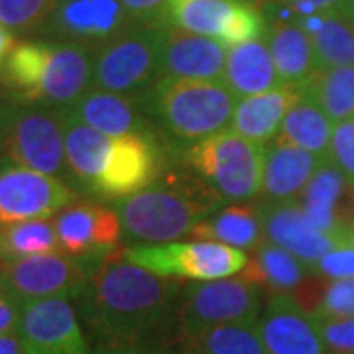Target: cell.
Masks as SVG:
<instances>
[{
	"mask_svg": "<svg viewBox=\"0 0 354 354\" xmlns=\"http://www.w3.org/2000/svg\"><path fill=\"white\" fill-rule=\"evenodd\" d=\"M22 305L0 290V335H18Z\"/></svg>",
	"mask_w": 354,
	"mask_h": 354,
	"instance_id": "obj_39",
	"label": "cell"
},
{
	"mask_svg": "<svg viewBox=\"0 0 354 354\" xmlns=\"http://www.w3.org/2000/svg\"><path fill=\"white\" fill-rule=\"evenodd\" d=\"M0 160L59 177L71 185L65 160V109L10 99Z\"/></svg>",
	"mask_w": 354,
	"mask_h": 354,
	"instance_id": "obj_6",
	"label": "cell"
},
{
	"mask_svg": "<svg viewBox=\"0 0 354 354\" xmlns=\"http://www.w3.org/2000/svg\"><path fill=\"white\" fill-rule=\"evenodd\" d=\"M59 250L79 260L102 258L118 248L120 218L116 211L97 203H71L51 216Z\"/></svg>",
	"mask_w": 354,
	"mask_h": 354,
	"instance_id": "obj_16",
	"label": "cell"
},
{
	"mask_svg": "<svg viewBox=\"0 0 354 354\" xmlns=\"http://www.w3.org/2000/svg\"><path fill=\"white\" fill-rule=\"evenodd\" d=\"M351 246H353V248H354V241H353V242H351Z\"/></svg>",
	"mask_w": 354,
	"mask_h": 354,
	"instance_id": "obj_46",
	"label": "cell"
},
{
	"mask_svg": "<svg viewBox=\"0 0 354 354\" xmlns=\"http://www.w3.org/2000/svg\"><path fill=\"white\" fill-rule=\"evenodd\" d=\"M299 101H304V88L288 83L239 99L232 113V130L254 144L268 146L278 136L286 114Z\"/></svg>",
	"mask_w": 354,
	"mask_h": 354,
	"instance_id": "obj_22",
	"label": "cell"
},
{
	"mask_svg": "<svg viewBox=\"0 0 354 354\" xmlns=\"http://www.w3.org/2000/svg\"><path fill=\"white\" fill-rule=\"evenodd\" d=\"M14 46H16V36L10 30H6L4 26L0 24V67L6 62V57L10 55Z\"/></svg>",
	"mask_w": 354,
	"mask_h": 354,
	"instance_id": "obj_41",
	"label": "cell"
},
{
	"mask_svg": "<svg viewBox=\"0 0 354 354\" xmlns=\"http://www.w3.org/2000/svg\"><path fill=\"white\" fill-rule=\"evenodd\" d=\"M124 10L136 26H160L167 0H120Z\"/></svg>",
	"mask_w": 354,
	"mask_h": 354,
	"instance_id": "obj_38",
	"label": "cell"
},
{
	"mask_svg": "<svg viewBox=\"0 0 354 354\" xmlns=\"http://www.w3.org/2000/svg\"><path fill=\"white\" fill-rule=\"evenodd\" d=\"M18 337L24 354H91L71 297H48L22 305Z\"/></svg>",
	"mask_w": 354,
	"mask_h": 354,
	"instance_id": "obj_14",
	"label": "cell"
},
{
	"mask_svg": "<svg viewBox=\"0 0 354 354\" xmlns=\"http://www.w3.org/2000/svg\"><path fill=\"white\" fill-rule=\"evenodd\" d=\"M323 160L297 146L272 142L266 150L262 197L266 203H295Z\"/></svg>",
	"mask_w": 354,
	"mask_h": 354,
	"instance_id": "obj_23",
	"label": "cell"
},
{
	"mask_svg": "<svg viewBox=\"0 0 354 354\" xmlns=\"http://www.w3.org/2000/svg\"><path fill=\"white\" fill-rule=\"evenodd\" d=\"M256 330L268 354H329L315 319L305 313L291 295L268 297Z\"/></svg>",
	"mask_w": 354,
	"mask_h": 354,
	"instance_id": "obj_17",
	"label": "cell"
},
{
	"mask_svg": "<svg viewBox=\"0 0 354 354\" xmlns=\"http://www.w3.org/2000/svg\"><path fill=\"white\" fill-rule=\"evenodd\" d=\"M51 252H62L51 218L0 227V262Z\"/></svg>",
	"mask_w": 354,
	"mask_h": 354,
	"instance_id": "obj_32",
	"label": "cell"
},
{
	"mask_svg": "<svg viewBox=\"0 0 354 354\" xmlns=\"http://www.w3.org/2000/svg\"><path fill=\"white\" fill-rule=\"evenodd\" d=\"M301 88L305 99L317 104L330 122L354 118V67L319 69Z\"/></svg>",
	"mask_w": 354,
	"mask_h": 354,
	"instance_id": "obj_29",
	"label": "cell"
},
{
	"mask_svg": "<svg viewBox=\"0 0 354 354\" xmlns=\"http://www.w3.org/2000/svg\"><path fill=\"white\" fill-rule=\"evenodd\" d=\"M99 354H160L152 351H113V353H99Z\"/></svg>",
	"mask_w": 354,
	"mask_h": 354,
	"instance_id": "obj_45",
	"label": "cell"
},
{
	"mask_svg": "<svg viewBox=\"0 0 354 354\" xmlns=\"http://www.w3.org/2000/svg\"><path fill=\"white\" fill-rule=\"evenodd\" d=\"M221 81L236 99L254 97L279 85L281 81L268 41L262 38L228 48L225 75Z\"/></svg>",
	"mask_w": 354,
	"mask_h": 354,
	"instance_id": "obj_25",
	"label": "cell"
},
{
	"mask_svg": "<svg viewBox=\"0 0 354 354\" xmlns=\"http://www.w3.org/2000/svg\"><path fill=\"white\" fill-rule=\"evenodd\" d=\"M75 199L64 179L0 160V227L51 218Z\"/></svg>",
	"mask_w": 354,
	"mask_h": 354,
	"instance_id": "obj_13",
	"label": "cell"
},
{
	"mask_svg": "<svg viewBox=\"0 0 354 354\" xmlns=\"http://www.w3.org/2000/svg\"><path fill=\"white\" fill-rule=\"evenodd\" d=\"M146 113L179 142H201L232 120L236 97L223 81L160 77L144 95Z\"/></svg>",
	"mask_w": 354,
	"mask_h": 354,
	"instance_id": "obj_4",
	"label": "cell"
},
{
	"mask_svg": "<svg viewBox=\"0 0 354 354\" xmlns=\"http://www.w3.org/2000/svg\"><path fill=\"white\" fill-rule=\"evenodd\" d=\"M227 65V48L215 39L165 28L162 77L221 81Z\"/></svg>",
	"mask_w": 354,
	"mask_h": 354,
	"instance_id": "obj_21",
	"label": "cell"
},
{
	"mask_svg": "<svg viewBox=\"0 0 354 354\" xmlns=\"http://www.w3.org/2000/svg\"><path fill=\"white\" fill-rule=\"evenodd\" d=\"M65 111L71 118H75L77 122L111 138L156 130L148 120L144 95L128 97V95H116L109 91L91 88L73 106Z\"/></svg>",
	"mask_w": 354,
	"mask_h": 354,
	"instance_id": "obj_19",
	"label": "cell"
},
{
	"mask_svg": "<svg viewBox=\"0 0 354 354\" xmlns=\"http://www.w3.org/2000/svg\"><path fill=\"white\" fill-rule=\"evenodd\" d=\"M130 26L120 0H59L36 38L99 48Z\"/></svg>",
	"mask_w": 354,
	"mask_h": 354,
	"instance_id": "obj_15",
	"label": "cell"
},
{
	"mask_svg": "<svg viewBox=\"0 0 354 354\" xmlns=\"http://www.w3.org/2000/svg\"><path fill=\"white\" fill-rule=\"evenodd\" d=\"M260 215L266 241L293 254L309 270H313L325 254L339 246L330 234H325L309 221L297 201L266 203L260 207Z\"/></svg>",
	"mask_w": 354,
	"mask_h": 354,
	"instance_id": "obj_18",
	"label": "cell"
},
{
	"mask_svg": "<svg viewBox=\"0 0 354 354\" xmlns=\"http://www.w3.org/2000/svg\"><path fill=\"white\" fill-rule=\"evenodd\" d=\"M8 111H10V99L0 95V152H2V142H4V132H6V122H8Z\"/></svg>",
	"mask_w": 354,
	"mask_h": 354,
	"instance_id": "obj_43",
	"label": "cell"
},
{
	"mask_svg": "<svg viewBox=\"0 0 354 354\" xmlns=\"http://www.w3.org/2000/svg\"><path fill=\"white\" fill-rule=\"evenodd\" d=\"M311 272L321 274L329 279L354 278V248L353 246L333 248L313 266Z\"/></svg>",
	"mask_w": 354,
	"mask_h": 354,
	"instance_id": "obj_37",
	"label": "cell"
},
{
	"mask_svg": "<svg viewBox=\"0 0 354 354\" xmlns=\"http://www.w3.org/2000/svg\"><path fill=\"white\" fill-rule=\"evenodd\" d=\"M307 274L309 268L301 260L264 239L250 250L248 264L241 272V278L256 286L266 293V297H278L293 295Z\"/></svg>",
	"mask_w": 354,
	"mask_h": 354,
	"instance_id": "obj_24",
	"label": "cell"
},
{
	"mask_svg": "<svg viewBox=\"0 0 354 354\" xmlns=\"http://www.w3.org/2000/svg\"><path fill=\"white\" fill-rule=\"evenodd\" d=\"M281 2H286L295 16H307L323 10H335L342 0H281Z\"/></svg>",
	"mask_w": 354,
	"mask_h": 354,
	"instance_id": "obj_40",
	"label": "cell"
},
{
	"mask_svg": "<svg viewBox=\"0 0 354 354\" xmlns=\"http://www.w3.org/2000/svg\"><path fill=\"white\" fill-rule=\"evenodd\" d=\"M262 295L242 278L189 283L179 295L169 341L218 325H256L262 315Z\"/></svg>",
	"mask_w": 354,
	"mask_h": 354,
	"instance_id": "obj_8",
	"label": "cell"
},
{
	"mask_svg": "<svg viewBox=\"0 0 354 354\" xmlns=\"http://www.w3.org/2000/svg\"><path fill=\"white\" fill-rule=\"evenodd\" d=\"M93 65L95 48L57 39H22L0 67V85L12 101L69 109L93 88Z\"/></svg>",
	"mask_w": 354,
	"mask_h": 354,
	"instance_id": "obj_2",
	"label": "cell"
},
{
	"mask_svg": "<svg viewBox=\"0 0 354 354\" xmlns=\"http://www.w3.org/2000/svg\"><path fill=\"white\" fill-rule=\"evenodd\" d=\"M346 183V177L335 165L323 162L299 197V205L304 207L309 221L330 236L335 232V209Z\"/></svg>",
	"mask_w": 354,
	"mask_h": 354,
	"instance_id": "obj_31",
	"label": "cell"
},
{
	"mask_svg": "<svg viewBox=\"0 0 354 354\" xmlns=\"http://www.w3.org/2000/svg\"><path fill=\"white\" fill-rule=\"evenodd\" d=\"M169 342L176 354H268L256 325H218Z\"/></svg>",
	"mask_w": 354,
	"mask_h": 354,
	"instance_id": "obj_28",
	"label": "cell"
},
{
	"mask_svg": "<svg viewBox=\"0 0 354 354\" xmlns=\"http://www.w3.org/2000/svg\"><path fill=\"white\" fill-rule=\"evenodd\" d=\"M162 26H130L95 48L93 88L116 95H146L162 77Z\"/></svg>",
	"mask_w": 354,
	"mask_h": 354,
	"instance_id": "obj_5",
	"label": "cell"
},
{
	"mask_svg": "<svg viewBox=\"0 0 354 354\" xmlns=\"http://www.w3.org/2000/svg\"><path fill=\"white\" fill-rule=\"evenodd\" d=\"M311 317H354V278L327 279L317 311Z\"/></svg>",
	"mask_w": 354,
	"mask_h": 354,
	"instance_id": "obj_35",
	"label": "cell"
},
{
	"mask_svg": "<svg viewBox=\"0 0 354 354\" xmlns=\"http://www.w3.org/2000/svg\"><path fill=\"white\" fill-rule=\"evenodd\" d=\"M330 136H333V128L329 118L317 104L304 97V101L297 102L286 114L281 130L274 142L297 146L301 150L319 156L323 162H329Z\"/></svg>",
	"mask_w": 354,
	"mask_h": 354,
	"instance_id": "obj_30",
	"label": "cell"
},
{
	"mask_svg": "<svg viewBox=\"0 0 354 354\" xmlns=\"http://www.w3.org/2000/svg\"><path fill=\"white\" fill-rule=\"evenodd\" d=\"M221 203V195L199 176L167 171L150 187L118 199L116 215L130 239L164 244L189 236Z\"/></svg>",
	"mask_w": 354,
	"mask_h": 354,
	"instance_id": "obj_3",
	"label": "cell"
},
{
	"mask_svg": "<svg viewBox=\"0 0 354 354\" xmlns=\"http://www.w3.org/2000/svg\"><path fill=\"white\" fill-rule=\"evenodd\" d=\"M181 290V279L156 276L128 262L122 248H116L91 268L75 299L99 353L146 351V342L171 333Z\"/></svg>",
	"mask_w": 354,
	"mask_h": 354,
	"instance_id": "obj_1",
	"label": "cell"
},
{
	"mask_svg": "<svg viewBox=\"0 0 354 354\" xmlns=\"http://www.w3.org/2000/svg\"><path fill=\"white\" fill-rule=\"evenodd\" d=\"M195 241L221 242L239 250H254L264 241L262 215L256 205H232L201 221L189 232Z\"/></svg>",
	"mask_w": 354,
	"mask_h": 354,
	"instance_id": "obj_27",
	"label": "cell"
},
{
	"mask_svg": "<svg viewBox=\"0 0 354 354\" xmlns=\"http://www.w3.org/2000/svg\"><path fill=\"white\" fill-rule=\"evenodd\" d=\"M167 165L158 130L111 138L102 169L91 193L102 199H124L156 183Z\"/></svg>",
	"mask_w": 354,
	"mask_h": 354,
	"instance_id": "obj_11",
	"label": "cell"
},
{
	"mask_svg": "<svg viewBox=\"0 0 354 354\" xmlns=\"http://www.w3.org/2000/svg\"><path fill=\"white\" fill-rule=\"evenodd\" d=\"M264 8V6H262ZM291 8H264L268 20V48L272 51V59L281 83L304 87L305 83L319 71L311 39L293 18L288 16Z\"/></svg>",
	"mask_w": 354,
	"mask_h": 354,
	"instance_id": "obj_20",
	"label": "cell"
},
{
	"mask_svg": "<svg viewBox=\"0 0 354 354\" xmlns=\"http://www.w3.org/2000/svg\"><path fill=\"white\" fill-rule=\"evenodd\" d=\"M59 0H0V24L14 36H38Z\"/></svg>",
	"mask_w": 354,
	"mask_h": 354,
	"instance_id": "obj_33",
	"label": "cell"
},
{
	"mask_svg": "<svg viewBox=\"0 0 354 354\" xmlns=\"http://www.w3.org/2000/svg\"><path fill=\"white\" fill-rule=\"evenodd\" d=\"M160 26L215 39L228 50L264 38L268 20L256 0H167Z\"/></svg>",
	"mask_w": 354,
	"mask_h": 354,
	"instance_id": "obj_9",
	"label": "cell"
},
{
	"mask_svg": "<svg viewBox=\"0 0 354 354\" xmlns=\"http://www.w3.org/2000/svg\"><path fill=\"white\" fill-rule=\"evenodd\" d=\"M128 262L156 276L191 281H213L241 274L248 254L221 242H164L122 248Z\"/></svg>",
	"mask_w": 354,
	"mask_h": 354,
	"instance_id": "obj_10",
	"label": "cell"
},
{
	"mask_svg": "<svg viewBox=\"0 0 354 354\" xmlns=\"http://www.w3.org/2000/svg\"><path fill=\"white\" fill-rule=\"evenodd\" d=\"M329 354H354V317H313Z\"/></svg>",
	"mask_w": 354,
	"mask_h": 354,
	"instance_id": "obj_34",
	"label": "cell"
},
{
	"mask_svg": "<svg viewBox=\"0 0 354 354\" xmlns=\"http://www.w3.org/2000/svg\"><path fill=\"white\" fill-rule=\"evenodd\" d=\"M0 354H24L18 335H0Z\"/></svg>",
	"mask_w": 354,
	"mask_h": 354,
	"instance_id": "obj_42",
	"label": "cell"
},
{
	"mask_svg": "<svg viewBox=\"0 0 354 354\" xmlns=\"http://www.w3.org/2000/svg\"><path fill=\"white\" fill-rule=\"evenodd\" d=\"M329 164L335 165L348 183H354V118L342 120L333 128Z\"/></svg>",
	"mask_w": 354,
	"mask_h": 354,
	"instance_id": "obj_36",
	"label": "cell"
},
{
	"mask_svg": "<svg viewBox=\"0 0 354 354\" xmlns=\"http://www.w3.org/2000/svg\"><path fill=\"white\" fill-rule=\"evenodd\" d=\"M335 10H337L339 14H342L346 20L354 22V0H342L341 4H339Z\"/></svg>",
	"mask_w": 354,
	"mask_h": 354,
	"instance_id": "obj_44",
	"label": "cell"
},
{
	"mask_svg": "<svg viewBox=\"0 0 354 354\" xmlns=\"http://www.w3.org/2000/svg\"><path fill=\"white\" fill-rule=\"evenodd\" d=\"M297 26L311 39L317 67H354V22L337 10L295 16Z\"/></svg>",
	"mask_w": 354,
	"mask_h": 354,
	"instance_id": "obj_26",
	"label": "cell"
},
{
	"mask_svg": "<svg viewBox=\"0 0 354 354\" xmlns=\"http://www.w3.org/2000/svg\"><path fill=\"white\" fill-rule=\"evenodd\" d=\"M187 162L223 201H250L262 193L266 146L242 138L234 130L197 142Z\"/></svg>",
	"mask_w": 354,
	"mask_h": 354,
	"instance_id": "obj_7",
	"label": "cell"
},
{
	"mask_svg": "<svg viewBox=\"0 0 354 354\" xmlns=\"http://www.w3.org/2000/svg\"><path fill=\"white\" fill-rule=\"evenodd\" d=\"M91 268L64 252L39 254L0 262V290L20 305L48 297H75L85 286Z\"/></svg>",
	"mask_w": 354,
	"mask_h": 354,
	"instance_id": "obj_12",
	"label": "cell"
}]
</instances>
